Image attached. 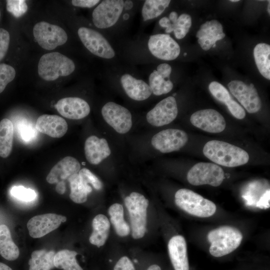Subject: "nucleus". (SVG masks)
Wrapping results in <instances>:
<instances>
[{
  "label": "nucleus",
  "mask_w": 270,
  "mask_h": 270,
  "mask_svg": "<svg viewBox=\"0 0 270 270\" xmlns=\"http://www.w3.org/2000/svg\"><path fill=\"white\" fill-rule=\"evenodd\" d=\"M84 150L86 160L94 165L100 164L111 154L107 140L94 135L86 139Z\"/></svg>",
  "instance_id": "nucleus-21"
},
{
  "label": "nucleus",
  "mask_w": 270,
  "mask_h": 270,
  "mask_svg": "<svg viewBox=\"0 0 270 270\" xmlns=\"http://www.w3.org/2000/svg\"><path fill=\"white\" fill-rule=\"evenodd\" d=\"M190 121L194 126L210 133H220L226 126L224 116L214 109L196 112L191 115Z\"/></svg>",
  "instance_id": "nucleus-16"
},
{
  "label": "nucleus",
  "mask_w": 270,
  "mask_h": 270,
  "mask_svg": "<svg viewBox=\"0 0 270 270\" xmlns=\"http://www.w3.org/2000/svg\"><path fill=\"white\" fill-rule=\"evenodd\" d=\"M147 270H161V269L158 265L152 264L150 266Z\"/></svg>",
  "instance_id": "nucleus-49"
},
{
  "label": "nucleus",
  "mask_w": 270,
  "mask_h": 270,
  "mask_svg": "<svg viewBox=\"0 0 270 270\" xmlns=\"http://www.w3.org/2000/svg\"><path fill=\"white\" fill-rule=\"evenodd\" d=\"M15 76L16 70L13 67L6 64H0V93L14 79Z\"/></svg>",
  "instance_id": "nucleus-36"
},
{
  "label": "nucleus",
  "mask_w": 270,
  "mask_h": 270,
  "mask_svg": "<svg viewBox=\"0 0 270 270\" xmlns=\"http://www.w3.org/2000/svg\"><path fill=\"white\" fill-rule=\"evenodd\" d=\"M203 154L212 162L226 167L244 165L249 160V155L244 150L218 140L207 142L204 146Z\"/></svg>",
  "instance_id": "nucleus-1"
},
{
  "label": "nucleus",
  "mask_w": 270,
  "mask_h": 270,
  "mask_svg": "<svg viewBox=\"0 0 270 270\" xmlns=\"http://www.w3.org/2000/svg\"><path fill=\"white\" fill-rule=\"evenodd\" d=\"M242 238V232L233 226H224L214 228L208 234L210 243V252L214 257L228 254L238 247Z\"/></svg>",
  "instance_id": "nucleus-2"
},
{
  "label": "nucleus",
  "mask_w": 270,
  "mask_h": 270,
  "mask_svg": "<svg viewBox=\"0 0 270 270\" xmlns=\"http://www.w3.org/2000/svg\"><path fill=\"white\" fill-rule=\"evenodd\" d=\"M268 2V8H267V11L270 15V1L269 0Z\"/></svg>",
  "instance_id": "nucleus-50"
},
{
  "label": "nucleus",
  "mask_w": 270,
  "mask_h": 270,
  "mask_svg": "<svg viewBox=\"0 0 270 270\" xmlns=\"http://www.w3.org/2000/svg\"><path fill=\"white\" fill-rule=\"evenodd\" d=\"M230 114L236 118L242 120L244 118L246 112L243 108L233 98L226 104Z\"/></svg>",
  "instance_id": "nucleus-42"
},
{
  "label": "nucleus",
  "mask_w": 270,
  "mask_h": 270,
  "mask_svg": "<svg viewBox=\"0 0 270 270\" xmlns=\"http://www.w3.org/2000/svg\"><path fill=\"white\" fill-rule=\"evenodd\" d=\"M147 52L154 57L163 60H173L180 52L178 44L168 34H157L150 35L146 40Z\"/></svg>",
  "instance_id": "nucleus-8"
},
{
  "label": "nucleus",
  "mask_w": 270,
  "mask_h": 270,
  "mask_svg": "<svg viewBox=\"0 0 270 270\" xmlns=\"http://www.w3.org/2000/svg\"><path fill=\"white\" fill-rule=\"evenodd\" d=\"M119 82L127 96L135 101H144L152 94L148 83L129 72L120 75Z\"/></svg>",
  "instance_id": "nucleus-17"
},
{
  "label": "nucleus",
  "mask_w": 270,
  "mask_h": 270,
  "mask_svg": "<svg viewBox=\"0 0 270 270\" xmlns=\"http://www.w3.org/2000/svg\"><path fill=\"white\" fill-rule=\"evenodd\" d=\"M0 254L8 260H16L20 254L19 249L12 240L9 228L5 224L0 225Z\"/></svg>",
  "instance_id": "nucleus-26"
},
{
  "label": "nucleus",
  "mask_w": 270,
  "mask_h": 270,
  "mask_svg": "<svg viewBox=\"0 0 270 270\" xmlns=\"http://www.w3.org/2000/svg\"><path fill=\"white\" fill-rule=\"evenodd\" d=\"M124 10V0H102L92 11V21L99 29H109L118 22Z\"/></svg>",
  "instance_id": "nucleus-7"
},
{
  "label": "nucleus",
  "mask_w": 270,
  "mask_h": 270,
  "mask_svg": "<svg viewBox=\"0 0 270 270\" xmlns=\"http://www.w3.org/2000/svg\"></svg>",
  "instance_id": "nucleus-54"
},
{
  "label": "nucleus",
  "mask_w": 270,
  "mask_h": 270,
  "mask_svg": "<svg viewBox=\"0 0 270 270\" xmlns=\"http://www.w3.org/2000/svg\"><path fill=\"white\" fill-rule=\"evenodd\" d=\"M101 112L106 122L117 132L124 134L131 129L132 116L124 106L114 102H108L102 106Z\"/></svg>",
  "instance_id": "nucleus-11"
},
{
  "label": "nucleus",
  "mask_w": 270,
  "mask_h": 270,
  "mask_svg": "<svg viewBox=\"0 0 270 270\" xmlns=\"http://www.w3.org/2000/svg\"><path fill=\"white\" fill-rule=\"evenodd\" d=\"M208 89L212 96L216 100L225 105L232 99L228 90L217 82H211L208 86Z\"/></svg>",
  "instance_id": "nucleus-35"
},
{
  "label": "nucleus",
  "mask_w": 270,
  "mask_h": 270,
  "mask_svg": "<svg viewBox=\"0 0 270 270\" xmlns=\"http://www.w3.org/2000/svg\"><path fill=\"white\" fill-rule=\"evenodd\" d=\"M80 170V164L76 158L66 156L53 166L46 180L51 184L64 182L72 175L78 173Z\"/></svg>",
  "instance_id": "nucleus-23"
},
{
  "label": "nucleus",
  "mask_w": 270,
  "mask_h": 270,
  "mask_svg": "<svg viewBox=\"0 0 270 270\" xmlns=\"http://www.w3.org/2000/svg\"><path fill=\"white\" fill-rule=\"evenodd\" d=\"M0 270H12L11 268L6 264L0 262Z\"/></svg>",
  "instance_id": "nucleus-48"
},
{
  "label": "nucleus",
  "mask_w": 270,
  "mask_h": 270,
  "mask_svg": "<svg viewBox=\"0 0 270 270\" xmlns=\"http://www.w3.org/2000/svg\"><path fill=\"white\" fill-rule=\"evenodd\" d=\"M177 206L190 214L207 218L212 216L216 210V204L200 194L186 188L178 190L174 196Z\"/></svg>",
  "instance_id": "nucleus-4"
},
{
  "label": "nucleus",
  "mask_w": 270,
  "mask_h": 270,
  "mask_svg": "<svg viewBox=\"0 0 270 270\" xmlns=\"http://www.w3.org/2000/svg\"><path fill=\"white\" fill-rule=\"evenodd\" d=\"M58 112L64 117L80 120L88 116L90 108L84 100L78 97H68L60 100L56 104Z\"/></svg>",
  "instance_id": "nucleus-19"
},
{
  "label": "nucleus",
  "mask_w": 270,
  "mask_h": 270,
  "mask_svg": "<svg viewBox=\"0 0 270 270\" xmlns=\"http://www.w3.org/2000/svg\"><path fill=\"white\" fill-rule=\"evenodd\" d=\"M108 213L116 234L120 236H128L130 232V228L124 220L122 206L118 203L112 204L109 208Z\"/></svg>",
  "instance_id": "nucleus-31"
},
{
  "label": "nucleus",
  "mask_w": 270,
  "mask_h": 270,
  "mask_svg": "<svg viewBox=\"0 0 270 270\" xmlns=\"http://www.w3.org/2000/svg\"><path fill=\"white\" fill-rule=\"evenodd\" d=\"M158 24L161 27L165 28V32L166 34H169L173 32V25L171 24L168 17L164 16L161 18L159 20Z\"/></svg>",
  "instance_id": "nucleus-45"
},
{
  "label": "nucleus",
  "mask_w": 270,
  "mask_h": 270,
  "mask_svg": "<svg viewBox=\"0 0 270 270\" xmlns=\"http://www.w3.org/2000/svg\"><path fill=\"white\" fill-rule=\"evenodd\" d=\"M82 180L87 184H90L96 190H100L102 188V184L99 178L90 170L83 168L78 172Z\"/></svg>",
  "instance_id": "nucleus-39"
},
{
  "label": "nucleus",
  "mask_w": 270,
  "mask_h": 270,
  "mask_svg": "<svg viewBox=\"0 0 270 270\" xmlns=\"http://www.w3.org/2000/svg\"><path fill=\"white\" fill-rule=\"evenodd\" d=\"M56 191L60 194H64L66 191V184L64 182H60L56 184Z\"/></svg>",
  "instance_id": "nucleus-47"
},
{
  "label": "nucleus",
  "mask_w": 270,
  "mask_h": 270,
  "mask_svg": "<svg viewBox=\"0 0 270 270\" xmlns=\"http://www.w3.org/2000/svg\"><path fill=\"white\" fill-rule=\"evenodd\" d=\"M92 226L93 230L89 238L90 242L98 248L104 246L110 232L109 220L104 214H98L92 220Z\"/></svg>",
  "instance_id": "nucleus-25"
},
{
  "label": "nucleus",
  "mask_w": 270,
  "mask_h": 270,
  "mask_svg": "<svg viewBox=\"0 0 270 270\" xmlns=\"http://www.w3.org/2000/svg\"><path fill=\"white\" fill-rule=\"evenodd\" d=\"M178 108L176 98L168 96L158 102L146 115L147 122L155 126H162L172 122L176 118Z\"/></svg>",
  "instance_id": "nucleus-14"
},
{
  "label": "nucleus",
  "mask_w": 270,
  "mask_h": 270,
  "mask_svg": "<svg viewBox=\"0 0 270 270\" xmlns=\"http://www.w3.org/2000/svg\"><path fill=\"white\" fill-rule=\"evenodd\" d=\"M78 36L85 48L94 55L106 60L116 57V52L108 40L100 32L92 28L81 26Z\"/></svg>",
  "instance_id": "nucleus-6"
},
{
  "label": "nucleus",
  "mask_w": 270,
  "mask_h": 270,
  "mask_svg": "<svg viewBox=\"0 0 270 270\" xmlns=\"http://www.w3.org/2000/svg\"><path fill=\"white\" fill-rule=\"evenodd\" d=\"M168 247L174 270H189L185 238L180 235L174 236L170 240Z\"/></svg>",
  "instance_id": "nucleus-24"
},
{
  "label": "nucleus",
  "mask_w": 270,
  "mask_h": 270,
  "mask_svg": "<svg viewBox=\"0 0 270 270\" xmlns=\"http://www.w3.org/2000/svg\"><path fill=\"white\" fill-rule=\"evenodd\" d=\"M17 128L20 137L25 142H29L34 138L35 129L28 122L26 121L19 122Z\"/></svg>",
  "instance_id": "nucleus-40"
},
{
  "label": "nucleus",
  "mask_w": 270,
  "mask_h": 270,
  "mask_svg": "<svg viewBox=\"0 0 270 270\" xmlns=\"http://www.w3.org/2000/svg\"><path fill=\"white\" fill-rule=\"evenodd\" d=\"M216 44H214V45H213V46H212V48H215V47H216Z\"/></svg>",
  "instance_id": "nucleus-52"
},
{
  "label": "nucleus",
  "mask_w": 270,
  "mask_h": 270,
  "mask_svg": "<svg viewBox=\"0 0 270 270\" xmlns=\"http://www.w3.org/2000/svg\"><path fill=\"white\" fill-rule=\"evenodd\" d=\"M33 34L40 46L46 50H54L68 40V35L64 29L46 22L36 23L33 28Z\"/></svg>",
  "instance_id": "nucleus-10"
},
{
  "label": "nucleus",
  "mask_w": 270,
  "mask_h": 270,
  "mask_svg": "<svg viewBox=\"0 0 270 270\" xmlns=\"http://www.w3.org/2000/svg\"><path fill=\"white\" fill-rule=\"evenodd\" d=\"M114 270H135L134 266L127 256L122 257L114 266Z\"/></svg>",
  "instance_id": "nucleus-43"
},
{
  "label": "nucleus",
  "mask_w": 270,
  "mask_h": 270,
  "mask_svg": "<svg viewBox=\"0 0 270 270\" xmlns=\"http://www.w3.org/2000/svg\"><path fill=\"white\" fill-rule=\"evenodd\" d=\"M77 254L76 252L68 250L58 251L54 258V267L63 270H83L76 261Z\"/></svg>",
  "instance_id": "nucleus-33"
},
{
  "label": "nucleus",
  "mask_w": 270,
  "mask_h": 270,
  "mask_svg": "<svg viewBox=\"0 0 270 270\" xmlns=\"http://www.w3.org/2000/svg\"><path fill=\"white\" fill-rule=\"evenodd\" d=\"M14 128L8 118L0 122V156L6 158L10 154L13 144Z\"/></svg>",
  "instance_id": "nucleus-30"
},
{
  "label": "nucleus",
  "mask_w": 270,
  "mask_h": 270,
  "mask_svg": "<svg viewBox=\"0 0 270 270\" xmlns=\"http://www.w3.org/2000/svg\"><path fill=\"white\" fill-rule=\"evenodd\" d=\"M256 64L260 74L266 78L270 80V46L261 42L254 49Z\"/></svg>",
  "instance_id": "nucleus-27"
},
{
  "label": "nucleus",
  "mask_w": 270,
  "mask_h": 270,
  "mask_svg": "<svg viewBox=\"0 0 270 270\" xmlns=\"http://www.w3.org/2000/svg\"><path fill=\"white\" fill-rule=\"evenodd\" d=\"M68 180L70 188V198L76 204L86 202L88 194L92 191V187L82 180L78 173L72 175Z\"/></svg>",
  "instance_id": "nucleus-29"
},
{
  "label": "nucleus",
  "mask_w": 270,
  "mask_h": 270,
  "mask_svg": "<svg viewBox=\"0 0 270 270\" xmlns=\"http://www.w3.org/2000/svg\"><path fill=\"white\" fill-rule=\"evenodd\" d=\"M224 178V173L221 167L210 162H198L189 170L187 180L194 186L209 184L219 186Z\"/></svg>",
  "instance_id": "nucleus-9"
},
{
  "label": "nucleus",
  "mask_w": 270,
  "mask_h": 270,
  "mask_svg": "<svg viewBox=\"0 0 270 270\" xmlns=\"http://www.w3.org/2000/svg\"><path fill=\"white\" fill-rule=\"evenodd\" d=\"M36 128L50 136L60 138L66 134L68 126L66 120L58 116L43 114L38 118Z\"/></svg>",
  "instance_id": "nucleus-22"
},
{
  "label": "nucleus",
  "mask_w": 270,
  "mask_h": 270,
  "mask_svg": "<svg viewBox=\"0 0 270 270\" xmlns=\"http://www.w3.org/2000/svg\"><path fill=\"white\" fill-rule=\"evenodd\" d=\"M55 254V252L52 250L42 249L34 251L28 261L29 270H51L54 267V258Z\"/></svg>",
  "instance_id": "nucleus-28"
},
{
  "label": "nucleus",
  "mask_w": 270,
  "mask_h": 270,
  "mask_svg": "<svg viewBox=\"0 0 270 270\" xmlns=\"http://www.w3.org/2000/svg\"><path fill=\"white\" fill-rule=\"evenodd\" d=\"M228 86L231 94L248 112L256 113L260 110L261 100L252 84L248 85L241 80H234L230 82Z\"/></svg>",
  "instance_id": "nucleus-13"
},
{
  "label": "nucleus",
  "mask_w": 270,
  "mask_h": 270,
  "mask_svg": "<svg viewBox=\"0 0 270 270\" xmlns=\"http://www.w3.org/2000/svg\"><path fill=\"white\" fill-rule=\"evenodd\" d=\"M124 201L130 215L132 236L134 239L140 238L146 232L148 200L141 194L132 192Z\"/></svg>",
  "instance_id": "nucleus-5"
},
{
  "label": "nucleus",
  "mask_w": 270,
  "mask_h": 270,
  "mask_svg": "<svg viewBox=\"0 0 270 270\" xmlns=\"http://www.w3.org/2000/svg\"><path fill=\"white\" fill-rule=\"evenodd\" d=\"M231 2H239V0H230Z\"/></svg>",
  "instance_id": "nucleus-51"
},
{
  "label": "nucleus",
  "mask_w": 270,
  "mask_h": 270,
  "mask_svg": "<svg viewBox=\"0 0 270 270\" xmlns=\"http://www.w3.org/2000/svg\"><path fill=\"white\" fill-rule=\"evenodd\" d=\"M12 196L19 200L30 202L35 199L36 194L34 190L23 186H14L10 190Z\"/></svg>",
  "instance_id": "nucleus-37"
},
{
  "label": "nucleus",
  "mask_w": 270,
  "mask_h": 270,
  "mask_svg": "<svg viewBox=\"0 0 270 270\" xmlns=\"http://www.w3.org/2000/svg\"><path fill=\"white\" fill-rule=\"evenodd\" d=\"M192 24V18L188 14H182L178 16L176 21L172 24L175 38L178 40L184 38L189 32Z\"/></svg>",
  "instance_id": "nucleus-34"
},
{
  "label": "nucleus",
  "mask_w": 270,
  "mask_h": 270,
  "mask_svg": "<svg viewBox=\"0 0 270 270\" xmlns=\"http://www.w3.org/2000/svg\"><path fill=\"white\" fill-rule=\"evenodd\" d=\"M100 2L99 0H72V4L76 7L91 8L97 6Z\"/></svg>",
  "instance_id": "nucleus-44"
},
{
  "label": "nucleus",
  "mask_w": 270,
  "mask_h": 270,
  "mask_svg": "<svg viewBox=\"0 0 270 270\" xmlns=\"http://www.w3.org/2000/svg\"><path fill=\"white\" fill-rule=\"evenodd\" d=\"M257 206L260 208H268L270 207V192L267 191L264 195L257 203Z\"/></svg>",
  "instance_id": "nucleus-46"
},
{
  "label": "nucleus",
  "mask_w": 270,
  "mask_h": 270,
  "mask_svg": "<svg viewBox=\"0 0 270 270\" xmlns=\"http://www.w3.org/2000/svg\"><path fill=\"white\" fill-rule=\"evenodd\" d=\"M184 56H186V52H185V53L184 54Z\"/></svg>",
  "instance_id": "nucleus-53"
},
{
  "label": "nucleus",
  "mask_w": 270,
  "mask_h": 270,
  "mask_svg": "<svg viewBox=\"0 0 270 270\" xmlns=\"http://www.w3.org/2000/svg\"><path fill=\"white\" fill-rule=\"evenodd\" d=\"M222 24L217 20L206 21L202 24L197 32L196 37L198 43L203 50H209L216 41L224 38Z\"/></svg>",
  "instance_id": "nucleus-20"
},
{
  "label": "nucleus",
  "mask_w": 270,
  "mask_h": 270,
  "mask_svg": "<svg viewBox=\"0 0 270 270\" xmlns=\"http://www.w3.org/2000/svg\"><path fill=\"white\" fill-rule=\"evenodd\" d=\"M170 0H146L144 2L141 16L143 22H148L160 16L168 7Z\"/></svg>",
  "instance_id": "nucleus-32"
},
{
  "label": "nucleus",
  "mask_w": 270,
  "mask_h": 270,
  "mask_svg": "<svg viewBox=\"0 0 270 270\" xmlns=\"http://www.w3.org/2000/svg\"><path fill=\"white\" fill-rule=\"evenodd\" d=\"M172 68L167 63L159 64L148 75V84L152 94L159 96L170 92L174 87L170 80Z\"/></svg>",
  "instance_id": "nucleus-18"
},
{
  "label": "nucleus",
  "mask_w": 270,
  "mask_h": 270,
  "mask_svg": "<svg viewBox=\"0 0 270 270\" xmlns=\"http://www.w3.org/2000/svg\"><path fill=\"white\" fill-rule=\"evenodd\" d=\"M188 141L186 133L181 130L168 128L162 130L152 138V146L162 153H169L178 150Z\"/></svg>",
  "instance_id": "nucleus-12"
},
{
  "label": "nucleus",
  "mask_w": 270,
  "mask_h": 270,
  "mask_svg": "<svg viewBox=\"0 0 270 270\" xmlns=\"http://www.w3.org/2000/svg\"><path fill=\"white\" fill-rule=\"evenodd\" d=\"M6 10L14 17L18 18L26 12L28 6L24 0H8Z\"/></svg>",
  "instance_id": "nucleus-38"
},
{
  "label": "nucleus",
  "mask_w": 270,
  "mask_h": 270,
  "mask_svg": "<svg viewBox=\"0 0 270 270\" xmlns=\"http://www.w3.org/2000/svg\"><path fill=\"white\" fill-rule=\"evenodd\" d=\"M10 36L8 32L0 28V62L6 56L9 47Z\"/></svg>",
  "instance_id": "nucleus-41"
},
{
  "label": "nucleus",
  "mask_w": 270,
  "mask_h": 270,
  "mask_svg": "<svg viewBox=\"0 0 270 270\" xmlns=\"http://www.w3.org/2000/svg\"><path fill=\"white\" fill-rule=\"evenodd\" d=\"M75 68V64L70 58L58 52L42 56L38 66L39 76L48 81L54 80L60 76H68Z\"/></svg>",
  "instance_id": "nucleus-3"
},
{
  "label": "nucleus",
  "mask_w": 270,
  "mask_h": 270,
  "mask_svg": "<svg viewBox=\"0 0 270 270\" xmlns=\"http://www.w3.org/2000/svg\"><path fill=\"white\" fill-rule=\"evenodd\" d=\"M66 220L64 216L49 213L33 216L26 226L31 237L40 238L55 230Z\"/></svg>",
  "instance_id": "nucleus-15"
}]
</instances>
